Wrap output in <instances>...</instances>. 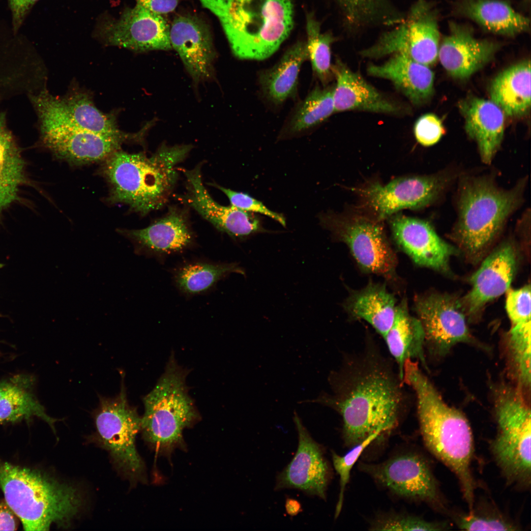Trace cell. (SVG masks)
Here are the masks:
<instances>
[{"instance_id":"cell-1","label":"cell","mask_w":531,"mask_h":531,"mask_svg":"<svg viewBox=\"0 0 531 531\" xmlns=\"http://www.w3.org/2000/svg\"><path fill=\"white\" fill-rule=\"evenodd\" d=\"M331 378L333 394L321 393L307 401L328 406L341 416L345 445L352 447L370 436H381L398 425L403 395L389 370L373 362L343 378Z\"/></svg>"},{"instance_id":"cell-2","label":"cell","mask_w":531,"mask_h":531,"mask_svg":"<svg viewBox=\"0 0 531 531\" xmlns=\"http://www.w3.org/2000/svg\"><path fill=\"white\" fill-rule=\"evenodd\" d=\"M403 380L415 391L420 429L426 446L455 474L471 509L474 484L470 465L474 445L468 420L459 410L444 401L411 359L405 362Z\"/></svg>"},{"instance_id":"cell-3","label":"cell","mask_w":531,"mask_h":531,"mask_svg":"<svg viewBox=\"0 0 531 531\" xmlns=\"http://www.w3.org/2000/svg\"><path fill=\"white\" fill-rule=\"evenodd\" d=\"M192 148L189 145L161 146L151 156L120 149L105 159L103 173L110 186V201L142 215L162 207L177 178V166Z\"/></svg>"},{"instance_id":"cell-4","label":"cell","mask_w":531,"mask_h":531,"mask_svg":"<svg viewBox=\"0 0 531 531\" xmlns=\"http://www.w3.org/2000/svg\"><path fill=\"white\" fill-rule=\"evenodd\" d=\"M0 488L25 531L66 527L78 515L83 499L78 488L45 472L0 460Z\"/></svg>"},{"instance_id":"cell-5","label":"cell","mask_w":531,"mask_h":531,"mask_svg":"<svg viewBox=\"0 0 531 531\" xmlns=\"http://www.w3.org/2000/svg\"><path fill=\"white\" fill-rule=\"evenodd\" d=\"M219 20L233 54L263 60L274 54L294 25L291 0H199Z\"/></svg>"},{"instance_id":"cell-6","label":"cell","mask_w":531,"mask_h":531,"mask_svg":"<svg viewBox=\"0 0 531 531\" xmlns=\"http://www.w3.org/2000/svg\"><path fill=\"white\" fill-rule=\"evenodd\" d=\"M523 181L508 190L483 177L464 180L460 188L458 217L451 237L467 258H481L520 204Z\"/></svg>"},{"instance_id":"cell-7","label":"cell","mask_w":531,"mask_h":531,"mask_svg":"<svg viewBox=\"0 0 531 531\" xmlns=\"http://www.w3.org/2000/svg\"><path fill=\"white\" fill-rule=\"evenodd\" d=\"M187 374L172 354L156 384L143 398L145 411L140 431L157 455L170 457L177 448L185 450L183 430L200 420L188 394Z\"/></svg>"},{"instance_id":"cell-8","label":"cell","mask_w":531,"mask_h":531,"mask_svg":"<svg viewBox=\"0 0 531 531\" xmlns=\"http://www.w3.org/2000/svg\"><path fill=\"white\" fill-rule=\"evenodd\" d=\"M523 391L502 385L496 391L498 433L492 443L496 461L507 477L523 484L531 481V410Z\"/></svg>"},{"instance_id":"cell-9","label":"cell","mask_w":531,"mask_h":531,"mask_svg":"<svg viewBox=\"0 0 531 531\" xmlns=\"http://www.w3.org/2000/svg\"><path fill=\"white\" fill-rule=\"evenodd\" d=\"M320 223L336 240L345 243L363 271L395 280L396 256L385 235L382 221L360 215L333 213L319 216Z\"/></svg>"},{"instance_id":"cell-10","label":"cell","mask_w":531,"mask_h":531,"mask_svg":"<svg viewBox=\"0 0 531 531\" xmlns=\"http://www.w3.org/2000/svg\"><path fill=\"white\" fill-rule=\"evenodd\" d=\"M121 381L119 393L113 398L99 397L93 418L96 433L115 463L134 480H143L145 467L136 447V438L141 429L137 409L128 404Z\"/></svg>"},{"instance_id":"cell-11","label":"cell","mask_w":531,"mask_h":531,"mask_svg":"<svg viewBox=\"0 0 531 531\" xmlns=\"http://www.w3.org/2000/svg\"><path fill=\"white\" fill-rule=\"evenodd\" d=\"M439 12L427 0H417L400 25L384 33L362 52L369 58L401 54L428 66L438 59L440 45Z\"/></svg>"},{"instance_id":"cell-12","label":"cell","mask_w":531,"mask_h":531,"mask_svg":"<svg viewBox=\"0 0 531 531\" xmlns=\"http://www.w3.org/2000/svg\"><path fill=\"white\" fill-rule=\"evenodd\" d=\"M449 182L444 174L396 178L385 185L378 182L356 189L363 205L382 220L403 209H417L431 204Z\"/></svg>"},{"instance_id":"cell-13","label":"cell","mask_w":531,"mask_h":531,"mask_svg":"<svg viewBox=\"0 0 531 531\" xmlns=\"http://www.w3.org/2000/svg\"><path fill=\"white\" fill-rule=\"evenodd\" d=\"M40 122L71 126L106 135L118 136L125 132L119 129L113 114L99 110L89 94L73 90L62 97L51 94L47 89L40 91L31 99Z\"/></svg>"},{"instance_id":"cell-14","label":"cell","mask_w":531,"mask_h":531,"mask_svg":"<svg viewBox=\"0 0 531 531\" xmlns=\"http://www.w3.org/2000/svg\"><path fill=\"white\" fill-rule=\"evenodd\" d=\"M358 467L379 485L400 498L429 503L438 500L432 473L416 453L399 454L378 463L360 462Z\"/></svg>"},{"instance_id":"cell-15","label":"cell","mask_w":531,"mask_h":531,"mask_svg":"<svg viewBox=\"0 0 531 531\" xmlns=\"http://www.w3.org/2000/svg\"><path fill=\"white\" fill-rule=\"evenodd\" d=\"M169 31L170 25L162 15L136 3L125 8L118 19L104 21L98 34L106 45L142 52L171 50Z\"/></svg>"},{"instance_id":"cell-16","label":"cell","mask_w":531,"mask_h":531,"mask_svg":"<svg viewBox=\"0 0 531 531\" xmlns=\"http://www.w3.org/2000/svg\"><path fill=\"white\" fill-rule=\"evenodd\" d=\"M414 308L433 351L444 355L455 345L472 342L466 314L459 299L438 293L417 295Z\"/></svg>"},{"instance_id":"cell-17","label":"cell","mask_w":531,"mask_h":531,"mask_svg":"<svg viewBox=\"0 0 531 531\" xmlns=\"http://www.w3.org/2000/svg\"><path fill=\"white\" fill-rule=\"evenodd\" d=\"M42 142L57 157L81 165L104 160L138 134H100L69 125L38 124Z\"/></svg>"},{"instance_id":"cell-18","label":"cell","mask_w":531,"mask_h":531,"mask_svg":"<svg viewBox=\"0 0 531 531\" xmlns=\"http://www.w3.org/2000/svg\"><path fill=\"white\" fill-rule=\"evenodd\" d=\"M298 443L296 453L276 478L275 490L295 489L325 500L331 471L323 446L311 436L295 412Z\"/></svg>"},{"instance_id":"cell-19","label":"cell","mask_w":531,"mask_h":531,"mask_svg":"<svg viewBox=\"0 0 531 531\" xmlns=\"http://www.w3.org/2000/svg\"><path fill=\"white\" fill-rule=\"evenodd\" d=\"M517 265L516 250L511 242H504L496 248L472 276L470 291L459 300L466 315L475 317L488 302L506 293Z\"/></svg>"},{"instance_id":"cell-20","label":"cell","mask_w":531,"mask_h":531,"mask_svg":"<svg viewBox=\"0 0 531 531\" xmlns=\"http://www.w3.org/2000/svg\"><path fill=\"white\" fill-rule=\"evenodd\" d=\"M390 225L396 244L414 264L448 271L450 258L457 251L437 235L429 223L396 214L391 217Z\"/></svg>"},{"instance_id":"cell-21","label":"cell","mask_w":531,"mask_h":531,"mask_svg":"<svg viewBox=\"0 0 531 531\" xmlns=\"http://www.w3.org/2000/svg\"><path fill=\"white\" fill-rule=\"evenodd\" d=\"M448 27V33L440 45L438 59L454 78H469L491 61L500 48L498 42L476 38L468 25L451 21Z\"/></svg>"},{"instance_id":"cell-22","label":"cell","mask_w":531,"mask_h":531,"mask_svg":"<svg viewBox=\"0 0 531 531\" xmlns=\"http://www.w3.org/2000/svg\"><path fill=\"white\" fill-rule=\"evenodd\" d=\"M184 174L187 181L186 201L218 230L240 240L258 233H268L259 218L251 212L216 202L204 185L201 165L186 170Z\"/></svg>"},{"instance_id":"cell-23","label":"cell","mask_w":531,"mask_h":531,"mask_svg":"<svg viewBox=\"0 0 531 531\" xmlns=\"http://www.w3.org/2000/svg\"><path fill=\"white\" fill-rule=\"evenodd\" d=\"M170 40L194 82L210 79L216 52L209 28L200 18L191 14L175 18L170 26Z\"/></svg>"},{"instance_id":"cell-24","label":"cell","mask_w":531,"mask_h":531,"mask_svg":"<svg viewBox=\"0 0 531 531\" xmlns=\"http://www.w3.org/2000/svg\"><path fill=\"white\" fill-rule=\"evenodd\" d=\"M118 232L132 242L136 254L146 256L179 253L190 247L194 240L185 214L176 208L146 228Z\"/></svg>"},{"instance_id":"cell-25","label":"cell","mask_w":531,"mask_h":531,"mask_svg":"<svg viewBox=\"0 0 531 531\" xmlns=\"http://www.w3.org/2000/svg\"><path fill=\"white\" fill-rule=\"evenodd\" d=\"M468 136L476 142L482 161L489 164L499 149L504 130V114L491 100L472 97L459 103Z\"/></svg>"},{"instance_id":"cell-26","label":"cell","mask_w":531,"mask_h":531,"mask_svg":"<svg viewBox=\"0 0 531 531\" xmlns=\"http://www.w3.org/2000/svg\"><path fill=\"white\" fill-rule=\"evenodd\" d=\"M35 388V379L30 374H17L0 380V425L29 423L37 417L56 433L55 424L59 419L47 413Z\"/></svg>"},{"instance_id":"cell-27","label":"cell","mask_w":531,"mask_h":531,"mask_svg":"<svg viewBox=\"0 0 531 531\" xmlns=\"http://www.w3.org/2000/svg\"><path fill=\"white\" fill-rule=\"evenodd\" d=\"M453 12L477 24L486 31L513 37L527 32L530 21L504 0H456Z\"/></svg>"},{"instance_id":"cell-28","label":"cell","mask_w":531,"mask_h":531,"mask_svg":"<svg viewBox=\"0 0 531 531\" xmlns=\"http://www.w3.org/2000/svg\"><path fill=\"white\" fill-rule=\"evenodd\" d=\"M392 55L383 64L370 65L368 74L389 80L415 105L427 102L434 93V74L429 66L401 54Z\"/></svg>"},{"instance_id":"cell-29","label":"cell","mask_w":531,"mask_h":531,"mask_svg":"<svg viewBox=\"0 0 531 531\" xmlns=\"http://www.w3.org/2000/svg\"><path fill=\"white\" fill-rule=\"evenodd\" d=\"M334 71L336 80L333 88L335 112L362 110L394 113L399 111L398 106L345 65L338 63Z\"/></svg>"},{"instance_id":"cell-30","label":"cell","mask_w":531,"mask_h":531,"mask_svg":"<svg viewBox=\"0 0 531 531\" xmlns=\"http://www.w3.org/2000/svg\"><path fill=\"white\" fill-rule=\"evenodd\" d=\"M397 305L385 285L369 282L351 292L343 306L351 318L365 321L383 337L392 324Z\"/></svg>"},{"instance_id":"cell-31","label":"cell","mask_w":531,"mask_h":531,"mask_svg":"<svg viewBox=\"0 0 531 531\" xmlns=\"http://www.w3.org/2000/svg\"><path fill=\"white\" fill-rule=\"evenodd\" d=\"M490 96L507 116L527 114L531 107L530 60L521 61L498 74L491 84Z\"/></svg>"},{"instance_id":"cell-32","label":"cell","mask_w":531,"mask_h":531,"mask_svg":"<svg viewBox=\"0 0 531 531\" xmlns=\"http://www.w3.org/2000/svg\"><path fill=\"white\" fill-rule=\"evenodd\" d=\"M383 338L398 363L401 380L407 359L418 358L424 362V330L419 319L410 314L406 298L397 304L392 324Z\"/></svg>"},{"instance_id":"cell-33","label":"cell","mask_w":531,"mask_h":531,"mask_svg":"<svg viewBox=\"0 0 531 531\" xmlns=\"http://www.w3.org/2000/svg\"><path fill=\"white\" fill-rule=\"evenodd\" d=\"M307 59L306 43L299 41L289 48L274 66L260 74L261 88L270 101L280 104L295 94L300 67Z\"/></svg>"},{"instance_id":"cell-34","label":"cell","mask_w":531,"mask_h":531,"mask_svg":"<svg viewBox=\"0 0 531 531\" xmlns=\"http://www.w3.org/2000/svg\"><path fill=\"white\" fill-rule=\"evenodd\" d=\"M24 163L9 129L6 114L0 109V215L16 199L24 179Z\"/></svg>"},{"instance_id":"cell-35","label":"cell","mask_w":531,"mask_h":531,"mask_svg":"<svg viewBox=\"0 0 531 531\" xmlns=\"http://www.w3.org/2000/svg\"><path fill=\"white\" fill-rule=\"evenodd\" d=\"M335 112L333 88H314L296 107L284 127L281 138L303 133L317 126Z\"/></svg>"},{"instance_id":"cell-36","label":"cell","mask_w":531,"mask_h":531,"mask_svg":"<svg viewBox=\"0 0 531 531\" xmlns=\"http://www.w3.org/2000/svg\"><path fill=\"white\" fill-rule=\"evenodd\" d=\"M232 273L245 275L243 269L236 263L196 262L180 268L175 274V281L181 292L193 295L207 291Z\"/></svg>"},{"instance_id":"cell-37","label":"cell","mask_w":531,"mask_h":531,"mask_svg":"<svg viewBox=\"0 0 531 531\" xmlns=\"http://www.w3.org/2000/svg\"><path fill=\"white\" fill-rule=\"evenodd\" d=\"M306 30L308 59L315 74L322 82L325 83L330 75L333 39L329 34L321 32L319 23L311 15L307 16Z\"/></svg>"},{"instance_id":"cell-38","label":"cell","mask_w":531,"mask_h":531,"mask_svg":"<svg viewBox=\"0 0 531 531\" xmlns=\"http://www.w3.org/2000/svg\"><path fill=\"white\" fill-rule=\"evenodd\" d=\"M378 434L370 436L360 443L351 447L344 455L341 456L332 451V461L333 467L339 476L340 490L336 504L334 517L339 516L343 506L344 493L349 483L351 470L363 451L375 440L380 437Z\"/></svg>"},{"instance_id":"cell-39","label":"cell","mask_w":531,"mask_h":531,"mask_svg":"<svg viewBox=\"0 0 531 531\" xmlns=\"http://www.w3.org/2000/svg\"><path fill=\"white\" fill-rule=\"evenodd\" d=\"M374 531H439L444 526L406 513H390L375 518L370 526Z\"/></svg>"},{"instance_id":"cell-40","label":"cell","mask_w":531,"mask_h":531,"mask_svg":"<svg viewBox=\"0 0 531 531\" xmlns=\"http://www.w3.org/2000/svg\"><path fill=\"white\" fill-rule=\"evenodd\" d=\"M506 293L505 308L511 325L531 321V287L509 289Z\"/></svg>"},{"instance_id":"cell-41","label":"cell","mask_w":531,"mask_h":531,"mask_svg":"<svg viewBox=\"0 0 531 531\" xmlns=\"http://www.w3.org/2000/svg\"><path fill=\"white\" fill-rule=\"evenodd\" d=\"M213 185L226 195L232 206L247 212L259 213L267 216L286 227L284 216L282 214L270 210L262 202L247 193L235 191L218 185Z\"/></svg>"},{"instance_id":"cell-42","label":"cell","mask_w":531,"mask_h":531,"mask_svg":"<svg viewBox=\"0 0 531 531\" xmlns=\"http://www.w3.org/2000/svg\"><path fill=\"white\" fill-rule=\"evenodd\" d=\"M414 133L416 140L421 145L431 146L439 141L444 133V128L437 116L427 114L417 120Z\"/></svg>"},{"instance_id":"cell-43","label":"cell","mask_w":531,"mask_h":531,"mask_svg":"<svg viewBox=\"0 0 531 531\" xmlns=\"http://www.w3.org/2000/svg\"><path fill=\"white\" fill-rule=\"evenodd\" d=\"M459 527L466 531H514L516 527L502 518L481 516L471 513L462 517Z\"/></svg>"},{"instance_id":"cell-44","label":"cell","mask_w":531,"mask_h":531,"mask_svg":"<svg viewBox=\"0 0 531 531\" xmlns=\"http://www.w3.org/2000/svg\"><path fill=\"white\" fill-rule=\"evenodd\" d=\"M12 62L7 53L0 45V100L9 94L13 83Z\"/></svg>"},{"instance_id":"cell-45","label":"cell","mask_w":531,"mask_h":531,"mask_svg":"<svg viewBox=\"0 0 531 531\" xmlns=\"http://www.w3.org/2000/svg\"><path fill=\"white\" fill-rule=\"evenodd\" d=\"M39 0H8L12 15V30L17 34L33 6Z\"/></svg>"},{"instance_id":"cell-46","label":"cell","mask_w":531,"mask_h":531,"mask_svg":"<svg viewBox=\"0 0 531 531\" xmlns=\"http://www.w3.org/2000/svg\"><path fill=\"white\" fill-rule=\"evenodd\" d=\"M180 0H136L147 9L161 15L173 11L177 6Z\"/></svg>"},{"instance_id":"cell-47","label":"cell","mask_w":531,"mask_h":531,"mask_svg":"<svg viewBox=\"0 0 531 531\" xmlns=\"http://www.w3.org/2000/svg\"><path fill=\"white\" fill-rule=\"evenodd\" d=\"M18 518L5 501H0V531H15Z\"/></svg>"},{"instance_id":"cell-48","label":"cell","mask_w":531,"mask_h":531,"mask_svg":"<svg viewBox=\"0 0 531 531\" xmlns=\"http://www.w3.org/2000/svg\"><path fill=\"white\" fill-rule=\"evenodd\" d=\"M285 509L287 513L290 516H295L301 510V505L296 500L288 498L285 502Z\"/></svg>"}]
</instances>
